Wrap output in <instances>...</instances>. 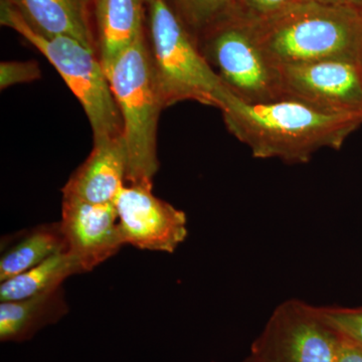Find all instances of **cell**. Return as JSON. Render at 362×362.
I'll use <instances>...</instances> for the list:
<instances>
[{"instance_id":"7","label":"cell","mask_w":362,"mask_h":362,"mask_svg":"<svg viewBox=\"0 0 362 362\" xmlns=\"http://www.w3.org/2000/svg\"><path fill=\"white\" fill-rule=\"evenodd\" d=\"M340 337L300 300L279 305L254 340L251 356L261 362H335Z\"/></svg>"},{"instance_id":"19","label":"cell","mask_w":362,"mask_h":362,"mask_svg":"<svg viewBox=\"0 0 362 362\" xmlns=\"http://www.w3.org/2000/svg\"><path fill=\"white\" fill-rule=\"evenodd\" d=\"M298 0H235V16L252 23H261L282 13Z\"/></svg>"},{"instance_id":"14","label":"cell","mask_w":362,"mask_h":362,"mask_svg":"<svg viewBox=\"0 0 362 362\" xmlns=\"http://www.w3.org/2000/svg\"><path fill=\"white\" fill-rule=\"evenodd\" d=\"M70 311L63 287L18 301L0 303V341L23 343Z\"/></svg>"},{"instance_id":"24","label":"cell","mask_w":362,"mask_h":362,"mask_svg":"<svg viewBox=\"0 0 362 362\" xmlns=\"http://www.w3.org/2000/svg\"><path fill=\"white\" fill-rule=\"evenodd\" d=\"M358 66H359V68H361V73H362V42H361V51H359V54H358Z\"/></svg>"},{"instance_id":"4","label":"cell","mask_w":362,"mask_h":362,"mask_svg":"<svg viewBox=\"0 0 362 362\" xmlns=\"http://www.w3.org/2000/svg\"><path fill=\"white\" fill-rule=\"evenodd\" d=\"M147 40L164 107L182 101L221 109L232 93L165 0H148Z\"/></svg>"},{"instance_id":"18","label":"cell","mask_w":362,"mask_h":362,"mask_svg":"<svg viewBox=\"0 0 362 362\" xmlns=\"http://www.w3.org/2000/svg\"><path fill=\"white\" fill-rule=\"evenodd\" d=\"M316 313L339 337L362 346V308L315 307Z\"/></svg>"},{"instance_id":"3","label":"cell","mask_w":362,"mask_h":362,"mask_svg":"<svg viewBox=\"0 0 362 362\" xmlns=\"http://www.w3.org/2000/svg\"><path fill=\"white\" fill-rule=\"evenodd\" d=\"M108 78L122 118L127 182L152 185L159 168V116L165 107L145 30L117 61Z\"/></svg>"},{"instance_id":"20","label":"cell","mask_w":362,"mask_h":362,"mask_svg":"<svg viewBox=\"0 0 362 362\" xmlns=\"http://www.w3.org/2000/svg\"><path fill=\"white\" fill-rule=\"evenodd\" d=\"M42 77L39 64L30 62H2L0 65V88L33 82Z\"/></svg>"},{"instance_id":"16","label":"cell","mask_w":362,"mask_h":362,"mask_svg":"<svg viewBox=\"0 0 362 362\" xmlns=\"http://www.w3.org/2000/svg\"><path fill=\"white\" fill-rule=\"evenodd\" d=\"M85 274L70 252H61L0 285V302L18 301L63 287L66 279Z\"/></svg>"},{"instance_id":"26","label":"cell","mask_w":362,"mask_h":362,"mask_svg":"<svg viewBox=\"0 0 362 362\" xmlns=\"http://www.w3.org/2000/svg\"><path fill=\"white\" fill-rule=\"evenodd\" d=\"M141 1L143 2V4H147V1H148V0H141Z\"/></svg>"},{"instance_id":"11","label":"cell","mask_w":362,"mask_h":362,"mask_svg":"<svg viewBox=\"0 0 362 362\" xmlns=\"http://www.w3.org/2000/svg\"><path fill=\"white\" fill-rule=\"evenodd\" d=\"M127 182L123 136L93 143V149L62 189L63 197L90 204H115Z\"/></svg>"},{"instance_id":"5","label":"cell","mask_w":362,"mask_h":362,"mask_svg":"<svg viewBox=\"0 0 362 362\" xmlns=\"http://www.w3.org/2000/svg\"><path fill=\"white\" fill-rule=\"evenodd\" d=\"M0 23L20 33L58 71L84 109L93 143L123 136L120 111L96 52L71 37L35 33L8 0H0Z\"/></svg>"},{"instance_id":"1","label":"cell","mask_w":362,"mask_h":362,"mask_svg":"<svg viewBox=\"0 0 362 362\" xmlns=\"http://www.w3.org/2000/svg\"><path fill=\"white\" fill-rule=\"evenodd\" d=\"M230 133L259 159L306 163L321 149L339 150L362 125V113L333 110L294 97L249 104L230 95L221 109Z\"/></svg>"},{"instance_id":"2","label":"cell","mask_w":362,"mask_h":362,"mask_svg":"<svg viewBox=\"0 0 362 362\" xmlns=\"http://www.w3.org/2000/svg\"><path fill=\"white\" fill-rule=\"evenodd\" d=\"M256 25L262 49L278 68L324 59L358 61L362 9L354 4L297 2Z\"/></svg>"},{"instance_id":"9","label":"cell","mask_w":362,"mask_h":362,"mask_svg":"<svg viewBox=\"0 0 362 362\" xmlns=\"http://www.w3.org/2000/svg\"><path fill=\"white\" fill-rule=\"evenodd\" d=\"M281 71L286 96L333 110L362 113V73L357 62L324 59L285 66Z\"/></svg>"},{"instance_id":"21","label":"cell","mask_w":362,"mask_h":362,"mask_svg":"<svg viewBox=\"0 0 362 362\" xmlns=\"http://www.w3.org/2000/svg\"><path fill=\"white\" fill-rule=\"evenodd\" d=\"M335 362H362V346L351 340L340 337Z\"/></svg>"},{"instance_id":"25","label":"cell","mask_w":362,"mask_h":362,"mask_svg":"<svg viewBox=\"0 0 362 362\" xmlns=\"http://www.w3.org/2000/svg\"><path fill=\"white\" fill-rule=\"evenodd\" d=\"M352 4L362 9V0H352Z\"/></svg>"},{"instance_id":"15","label":"cell","mask_w":362,"mask_h":362,"mask_svg":"<svg viewBox=\"0 0 362 362\" xmlns=\"http://www.w3.org/2000/svg\"><path fill=\"white\" fill-rule=\"evenodd\" d=\"M68 251L61 223H44L25 228L1 240L0 282L39 265L45 259Z\"/></svg>"},{"instance_id":"10","label":"cell","mask_w":362,"mask_h":362,"mask_svg":"<svg viewBox=\"0 0 362 362\" xmlns=\"http://www.w3.org/2000/svg\"><path fill=\"white\" fill-rule=\"evenodd\" d=\"M59 223L68 251L77 259L84 273L115 256L124 246L115 204H90L63 197Z\"/></svg>"},{"instance_id":"13","label":"cell","mask_w":362,"mask_h":362,"mask_svg":"<svg viewBox=\"0 0 362 362\" xmlns=\"http://www.w3.org/2000/svg\"><path fill=\"white\" fill-rule=\"evenodd\" d=\"M141 0H95L98 57L107 76L144 30Z\"/></svg>"},{"instance_id":"8","label":"cell","mask_w":362,"mask_h":362,"mask_svg":"<svg viewBox=\"0 0 362 362\" xmlns=\"http://www.w3.org/2000/svg\"><path fill=\"white\" fill-rule=\"evenodd\" d=\"M115 206L124 245L173 254L187 239V214L156 197L152 185H125Z\"/></svg>"},{"instance_id":"6","label":"cell","mask_w":362,"mask_h":362,"mask_svg":"<svg viewBox=\"0 0 362 362\" xmlns=\"http://www.w3.org/2000/svg\"><path fill=\"white\" fill-rule=\"evenodd\" d=\"M197 45L240 101L259 104L286 97L282 71L262 49L256 23L232 16L209 30Z\"/></svg>"},{"instance_id":"22","label":"cell","mask_w":362,"mask_h":362,"mask_svg":"<svg viewBox=\"0 0 362 362\" xmlns=\"http://www.w3.org/2000/svg\"><path fill=\"white\" fill-rule=\"evenodd\" d=\"M299 2H309V4H328V6H344L352 4V0H298Z\"/></svg>"},{"instance_id":"17","label":"cell","mask_w":362,"mask_h":362,"mask_svg":"<svg viewBox=\"0 0 362 362\" xmlns=\"http://www.w3.org/2000/svg\"><path fill=\"white\" fill-rule=\"evenodd\" d=\"M194 42L235 16V0H165Z\"/></svg>"},{"instance_id":"12","label":"cell","mask_w":362,"mask_h":362,"mask_svg":"<svg viewBox=\"0 0 362 362\" xmlns=\"http://www.w3.org/2000/svg\"><path fill=\"white\" fill-rule=\"evenodd\" d=\"M35 33L69 37L98 54L90 21V0H8Z\"/></svg>"},{"instance_id":"23","label":"cell","mask_w":362,"mask_h":362,"mask_svg":"<svg viewBox=\"0 0 362 362\" xmlns=\"http://www.w3.org/2000/svg\"><path fill=\"white\" fill-rule=\"evenodd\" d=\"M242 362H261L259 361L258 359L256 358V357H254L250 354L249 356L246 357V358L244 359Z\"/></svg>"}]
</instances>
